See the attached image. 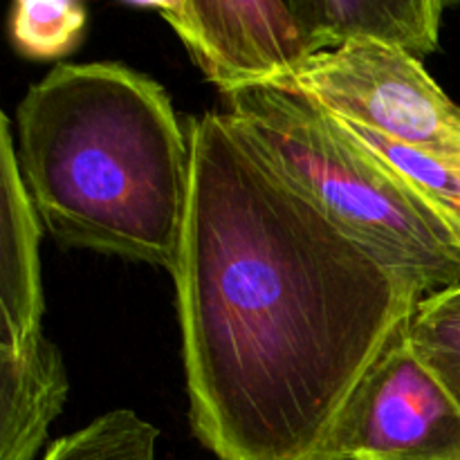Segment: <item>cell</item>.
<instances>
[{"label":"cell","instance_id":"obj_10","mask_svg":"<svg viewBox=\"0 0 460 460\" xmlns=\"http://www.w3.org/2000/svg\"><path fill=\"white\" fill-rule=\"evenodd\" d=\"M337 119L385 164H389L460 238V162H449L431 153L404 146L341 117Z\"/></svg>","mask_w":460,"mask_h":460},{"label":"cell","instance_id":"obj_3","mask_svg":"<svg viewBox=\"0 0 460 460\" xmlns=\"http://www.w3.org/2000/svg\"><path fill=\"white\" fill-rule=\"evenodd\" d=\"M225 97L234 128L337 227L427 295L460 286V238L331 111L279 84Z\"/></svg>","mask_w":460,"mask_h":460},{"label":"cell","instance_id":"obj_8","mask_svg":"<svg viewBox=\"0 0 460 460\" xmlns=\"http://www.w3.org/2000/svg\"><path fill=\"white\" fill-rule=\"evenodd\" d=\"M67 391L61 355L43 331L0 341V460H36Z\"/></svg>","mask_w":460,"mask_h":460},{"label":"cell","instance_id":"obj_1","mask_svg":"<svg viewBox=\"0 0 460 460\" xmlns=\"http://www.w3.org/2000/svg\"><path fill=\"white\" fill-rule=\"evenodd\" d=\"M173 270L191 425L218 460H317L425 288L337 227L227 112L189 126Z\"/></svg>","mask_w":460,"mask_h":460},{"label":"cell","instance_id":"obj_6","mask_svg":"<svg viewBox=\"0 0 460 460\" xmlns=\"http://www.w3.org/2000/svg\"><path fill=\"white\" fill-rule=\"evenodd\" d=\"M184 48L223 94L274 84L314 54L281 0H191Z\"/></svg>","mask_w":460,"mask_h":460},{"label":"cell","instance_id":"obj_11","mask_svg":"<svg viewBox=\"0 0 460 460\" xmlns=\"http://www.w3.org/2000/svg\"><path fill=\"white\" fill-rule=\"evenodd\" d=\"M88 27L84 0H12L9 39L18 54L52 61L79 48Z\"/></svg>","mask_w":460,"mask_h":460},{"label":"cell","instance_id":"obj_14","mask_svg":"<svg viewBox=\"0 0 460 460\" xmlns=\"http://www.w3.org/2000/svg\"><path fill=\"white\" fill-rule=\"evenodd\" d=\"M313 52L328 49V0H281Z\"/></svg>","mask_w":460,"mask_h":460},{"label":"cell","instance_id":"obj_2","mask_svg":"<svg viewBox=\"0 0 460 460\" xmlns=\"http://www.w3.org/2000/svg\"><path fill=\"white\" fill-rule=\"evenodd\" d=\"M16 155L58 243L173 274L191 139L155 79L121 63H61L16 106Z\"/></svg>","mask_w":460,"mask_h":460},{"label":"cell","instance_id":"obj_4","mask_svg":"<svg viewBox=\"0 0 460 460\" xmlns=\"http://www.w3.org/2000/svg\"><path fill=\"white\" fill-rule=\"evenodd\" d=\"M274 84L394 142L460 162V106L407 49L373 39L346 40L314 52Z\"/></svg>","mask_w":460,"mask_h":460},{"label":"cell","instance_id":"obj_9","mask_svg":"<svg viewBox=\"0 0 460 460\" xmlns=\"http://www.w3.org/2000/svg\"><path fill=\"white\" fill-rule=\"evenodd\" d=\"M456 4L460 0H328V49L373 39L422 58L438 49L443 16Z\"/></svg>","mask_w":460,"mask_h":460},{"label":"cell","instance_id":"obj_13","mask_svg":"<svg viewBox=\"0 0 460 460\" xmlns=\"http://www.w3.org/2000/svg\"><path fill=\"white\" fill-rule=\"evenodd\" d=\"M409 340L460 404V286L427 295L418 304Z\"/></svg>","mask_w":460,"mask_h":460},{"label":"cell","instance_id":"obj_7","mask_svg":"<svg viewBox=\"0 0 460 460\" xmlns=\"http://www.w3.org/2000/svg\"><path fill=\"white\" fill-rule=\"evenodd\" d=\"M0 341H22L43 331V286L39 259V214L16 155L12 121L0 124Z\"/></svg>","mask_w":460,"mask_h":460},{"label":"cell","instance_id":"obj_12","mask_svg":"<svg viewBox=\"0 0 460 460\" xmlns=\"http://www.w3.org/2000/svg\"><path fill=\"white\" fill-rule=\"evenodd\" d=\"M160 431L130 409H115L58 438L40 460H155Z\"/></svg>","mask_w":460,"mask_h":460},{"label":"cell","instance_id":"obj_15","mask_svg":"<svg viewBox=\"0 0 460 460\" xmlns=\"http://www.w3.org/2000/svg\"><path fill=\"white\" fill-rule=\"evenodd\" d=\"M124 3L160 12V16L173 27L182 43H187L191 36V0H124Z\"/></svg>","mask_w":460,"mask_h":460},{"label":"cell","instance_id":"obj_5","mask_svg":"<svg viewBox=\"0 0 460 460\" xmlns=\"http://www.w3.org/2000/svg\"><path fill=\"white\" fill-rule=\"evenodd\" d=\"M317 460H460V404L409 340L389 341Z\"/></svg>","mask_w":460,"mask_h":460}]
</instances>
